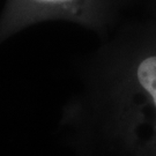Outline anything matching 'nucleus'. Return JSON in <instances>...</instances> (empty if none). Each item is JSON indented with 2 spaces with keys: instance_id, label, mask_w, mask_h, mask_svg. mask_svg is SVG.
Segmentation results:
<instances>
[{
  "instance_id": "obj_1",
  "label": "nucleus",
  "mask_w": 156,
  "mask_h": 156,
  "mask_svg": "<svg viewBox=\"0 0 156 156\" xmlns=\"http://www.w3.org/2000/svg\"><path fill=\"white\" fill-rule=\"evenodd\" d=\"M96 71L110 89L123 140L146 154L156 132V35L146 23L124 30L100 51Z\"/></svg>"
},
{
  "instance_id": "obj_2",
  "label": "nucleus",
  "mask_w": 156,
  "mask_h": 156,
  "mask_svg": "<svg viewBox=\"0 0 156 156\" xmlns=\"http://www.w3.org/2000/svg\"><path fill=\"white\" fill-rule=\"evenodd\" d=\"M123 0H7L0 36L46 20H65L103 33L115 22Z\"/></svg>"
},
{
  "instance_id": "obj_3",
  "label": "nucleus",
  "mask_w": 156,
  "mask_h": 156,
  "mask_svg": "<svg viewBox=\"0 0 156 156\" xmlns=\"http://www.w3.org/2000/svg\"><path fill=\"white\" fill-rule=\"evenodd\" d=\"M123 1H124V2H125V1H126V0H123Z\"/></svg>"
}]
</instances>
